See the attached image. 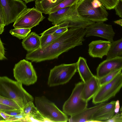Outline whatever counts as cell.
I'll return each instance as SVG.
<instances>
[{
    "mask_svg": "<svg viewBox=\"0 0 122 122\" xmlns=\"http://www.w3.org/2000/svg\"><path fill=\"white\" fill-rule=\"evenodd\" d=\"M86 33V28H69L45 48L32 51L33 60L37 62L57 59L63 53L82 45Z\"/></svg>",
    "mask_w": 122,
    "mask_h": 122,
    "instance_id": "6da1fadb",
    "label": "cell"
},
{
    "mask_svg": "<svg viewBox=\"0 0 122 122\" xmlns=\"http://www.w3.org/2000/svg\"><path fill=\"white\" fill-rule=\"evenodd\" d=\"M48 19L54 25L64 22L68 23V28H86L95 22L85 19L79 13L77 3L49 14Z\"/></svg>",
    "mask_w": 122,
    "mask_h": 122,
    "instance_id": "7a4b0ae2",
    "label": "cell"
},
{
    "mask_svg": "<svg viewBox=\"0 0 122 122\" xmlns=\"http://www.w3.org/2000/svg\"><path fill=\"white\" fill-rule=\"evenodd\" d=\"M22 84L6 76L0 77V96L12 99L22 109L33 97L23 88Z\"/></svg>",
    "mask_w": 122,
    "mask_h": 122,
    "instance_id": "3957f363",
    "label": "cell"
},
{
    "mask_svg": "<svg viewBox=\"0 0 122 122\" xmlns=\"http://www.w3.org/2000/svg\"><path fill=\"white\" fill-rule=\"evenodd\" d=\"M77 7L80 15L86 19L95 22L108 19L107 9L99 0H79Z\"/></svg>",
    "mask_w": 122,
    "mask_h": 122,
    "instance_id": "277c9868",
    "label": "cell"
},
{
    "mask_svg": "<svg viewBox=\"0 0 122 122\" xmlns=\"http://www.w3.org/2000/svg\"><path fill=\"white\" fill-rule=\"evenodd\" d=\"M35 102L39 112L49 122H65L68 120L66 115L45 96L36 97Z\"/></svg>",
    "mask_w": 122,
    "mask_h": 122,
    "instance_id": "5b68a950",
    "label": "cell"
},
{
    "mask_svg": "<svg viewBox=\"0 0 122 122\" xmlns=\"http://www.w3.org/2000/svg\"><path fill=\"white\" fill-rule=\"evenodd\" d=\"M77 71V62L55 66L50 70L48 85L52 87L66 84L70 80Z\"/></svg>",
    "mask_w": 122,
    "mask_h": 122,
    "instance_id": "8992f818",
    "label": "cell"
},
{
    "mask_svg": "<svg viewBox=\"0 0 122 122\" xmlns=\"http://www.w3.org/2000/svg\"><path fill=\"white\" fill-rule=\"evenodd\" d=\"M84 83L82 81L76 84L69 98L64 102L63 112L71 116L78 113L87 108L88 102L82 97Z\"/></svg>",
    "mask_w": 122,
    "mask_h": 122,
    "instance_id": "52a82bcc",
    "label": "cell"
},
{
    "mask_svg": "<svg viewBox=\"0 0 122 122\" xmlns=\"http://www.w3.org/2000/svg\"><path fill=\"white\" fill-rule=\"evenodd\" d=\"M14 77L22 84L29 86L35 83L37 77L31 62L23 59L15 64L13 69Z\"/></svg>",
    "mask_w": 122,
    "mask_h": 122,
    "instance_id": "ba28073f",
    "label": "cell"
},
{
    "mask_svg": "<svg viewBox=\"0 0 122 122\" xmlns=\"http://www.w3.org/2000/svg\"><path fill=\"white\" fill-rule=\"evenodd\" d=\"M122 87V72L113 79L101 86L92 98L95 104L107 101L114 97Z\"/></svg>",
    "mask_w": 122,
    "mask_h": 122,
    "instance_id": "9c48e42d",
    "label": "cell"
},
{
    "mask_svg": "<svg viewBox=\"0 0 122 122\" xmlns=\"http://www.w3.org/2000/svg\"><path fill=\"white\" fill-rule=\"evenodd\" d=\"M22 0H0V8L4 17L5 26L14 22L20 15L27 8Z\"/></svg>",
    "mask_w": 122,
    "mask_h": 122,
    "instance_id": "30bf717a",
    "label": "cell"
},
{
    "mask_svg": "<svg viewBox=\"0 0 122 122\" xmlns=\"http://www.w3.org/2000/svg\"><path fill=\"white\" fill-rule=\"evenodd\" d=\"M45 18L36 8H27L19 16L13 26L14 28L31 29L39 25Z\"/></svg>",
    "mask_w": 122,
    "mask_h": 122,
    "instance_id": "8fae6325",
    "label": "cell"
},
{
    "mask_svg": "<svg viewBox=\"0 0 122 122\" xmlns=\"http://www.w3.org/2000/svg\"><path fill=\"white\" fill-rule=\"evenodd\" d=\"M86 36L87 37L94 36L105 39L112 42L114 41L113 38L115 33L112 26L104 23L96 22L86 28Z\"/></svg>",
    "mask_w": 122,
    "mask_h": 122,
    "instance_id": "7c38bea8",
    "label": "cell"
},
{
    "mask_svg": "<svg viewBox=\"0 0 122 122\" xmlns=\"http://www.w3.org/2000/svg\"><path fill=\"white\" fill-rule=\"evenodd\" d=\"M122 68V56L106 59L97 67V76L100 78L114 70Z\"/></svg>",
    "mask_w": 122,
    "mask_h": 122,
    "instance_id": "4fadbf2b",
    "label": "cell"
},
{
    "mask_svg": "<svg viewBox=\"0 0 122 122\" xmlns=\"http://www.w3.org/2000/svg\"><path fill=\"white\" fill-rule=\"evenodd\" d=\"M111 42L109 41L97 40L93 41L88 45V53L93 58L102 59L107 55L111 47Z\"/></svg>",
    "mask_w": 122,
    "mask_h": 122,
    "instance_id": "5bb4252c",
    "label": "cell"
},
{
    "mask_svg": "<svg viewBox=\"0 0 122 122\" xmlns=\"http://www.w3.org/2000/svg\"><path fill=\"white\" fill-rule=\"evenodd\" d=\"M116 101L104 103L93 115L92 122H104L111 118L114 115Z\"/></svg>",
    "mask_w": 122,
    "mask_h": 122,
    "instance_id": "9a60e30c",
    "label": "cell"
},
{
    "mask_svg": "<svg viewBox=\"0 0 122 122\" xmlns=\"http://www.w3.org/2000/svg\"><path fill=\"white\" fill-rule=\"evenodd\" d=\"M99 78L94 75L90 79L84 83L82 92V97L88 102L93 97L100 87Z\"/></svg>",
    "mask_w": 122,
    "mask_h": 122,
    "instance_id": "2e32d148",
    "label": "cell"
},
{
    "mask_svg": "<svg viewBox=\"0 0 122 122\" xmlns=\"http://www.w3.org/2000/svg\"><path fill=\"white\" fill-rule=\"evenodd\" d=\"M27 122H49L39 112L32 101L27 103L22 109Z\"/></svg>",
    "mask_w": 122,
    "mask_h": 122,
    "instance_id": "e0dca14e",
    "label": "cell"
},
{
    "mask_svg": "<svg viewBox=\"0 0 122 122\" xmlns=\"http://www.w3.org/2000/svg\"><path fill=\"white\" fill-rule=\"evenodd\" d=\"M104 103L102 102L94 107L87 108L80 113L71 116L68 120L70 122H92L93 115Z\"/></svg>",
    "mask_w": 122,
    "mask_h": 122,
    "instance_id": "ac0fdd59",
    "label": "cell"
},
{
    "mask_svg": "<svg viewBox=\"0 0 122 122\" xmlns=\"http://www.w3.org/2000/svg\"><path fill=\"white\" fill-rule=\"evenodd\" d=\"M22 44L23 47L28 52L41 48V36L35 32H32L23 39Z\"/></svg>",
    "mask_w": 122,
    "mask_h": 122,
    "instance_id": "d6986e66",
    "label": "cell"
},
{
    "mask_svg": "<svg viewBox=\"0 0 122 122\" xmlns=\"http://www.w3.org/2000/svg\"><path fill=\"white\" fill-rule=\"evenodd\" d=\"M65 0H36V8L42 13L49 14L51 9Z\"/></svg>",
    "mask_w": 122,
    "mask_h": 122,
    "instance_id": "ffe728a7",
    "label": "cell"
},
{
    "mask_svg": "<svg viewBox=\"0 0 122 122\" xmlns=\"http://www.w3.org/2000/svg\"><path fill=\"white\" fill-rule=\"evenodd\" d=\"M77 62L78 71L82 81L85 83L94 75L90 70L85 58L80 56Z\"/></svg>",
    "mask_w": 122,
    "mask_h": 122,
    "instance_id": "44dd1931",
    "label": "cell"
},
{
    "mask_svg": "<svg viewBox=\"0 0 122 122\" xmlns=\"http://www.w3.org/2000/svg\"><path fill=\"white\" fill-rule=\"evenodd\" d=\"M122 56V37L117 40L111 42L109 50L107 55L106 59Z\"/></svg>",
    "mask_w": 122,
    "mask_h": 122,
    "instance_id": "7402d4cb",
    "label": "cell"
},
{
    "mask_svg": "<svg viewBox=\"0 0 122 122\" xmlns=\"http://www.w3.org/2000/svg\"><path fill=\"white\" fill-rule=\"evenodd\" d=\"M68 25L69 23L67 22L55 25L44 31L41 35L51 34L54 36H60L68 30Z\"/></svg>",
    "mask_w": 122,
    "mask_h": 122,
    "instance_id": "603a6c76",
    "label": "cell"
},
{
    "mask_svg": "<svg viewBox=\"0 0 122 122\" xmlns=\"http://www.w3.org/2000/svg\"><path fill=\"white\" fill-rule=\"evenodd\" d=\"M31 31V29L15 28L10 30L9 32L13 36L21 39L26 37Z\"/></svg>",
    "mask_w": 122,
    "mask_h": 122,
    "instance_id": "cb8c5ba5",
    "label": "cell"
},
{
    "mask_svg": "<svg viewBox=\"0 0 122 122\" xmlns=\"http://www.w3.org/2000/svg\"><path fill=\"white\" fill-rule=\"evenodd\" d=\"M122 68L114 71L105 76L99 78V82L101 86L113 79L116 76L122 72Z\"/></svg>",
    "mask_w": 122,
    "mask_h": 122,
    "instance_id": "d4e9b609",
    "label": "cell"
},
{
    "mask_svg": "<svg viewBox=\"0 0 122 122\" xmlns=\"http://www.w3.org/2000/svg\"><path fill=\"white\" fill-rule=\"evenodd\" d=\"M60 36H54L51 34L41 35V48L43 49L48 46Z\"/></svg>",
    "mask_w": 122,
    "mask_h": 122,
    "instance_id": "484cf974",
    "label": "cell"
},
{
    "mask_svg": "<svg viewBox=\"0 0 122 122\" xmlns=\"http://www.w3.org/2000/svg\"><path fill=\"white\" fill-rule=\"evenodd\" d=\"M79 0H65L53 8L51 11L50 14L54 13L66 7L72 6L77 3Z\"/></svg>",
    "mask_w": 122,
    "mask_h": 122,
    "instance_id": "4316f807",
    "label": "cell"
},
{
    "mask_svg": "<svg viewBox=\"0 0 122 122\" xmlns=\"http://www.w3.org/2000/svg\"><path fill=\"white\" fill-rule=\"evenodd\" d=\"M0 103L15 108L22 109L13 100L0 96Z\"/></svg>",
    "mask_w": 122,
    "mask_h": 122,
    "instance_id": "83f0119b",
    "label": "cell"
},
{
    "mask_svg": "<svg viewBox=\"0 0 122 122\" xmlns=\"http://www.w3.org/2000/svg\"><path fill=\"white\" fill-rule=\"evenodd\" d=\"M99 0L107 9L110 10L114 9L119 1V0Z\"/></svg>",
    "mask_w": 122,
    "mask_h": 122,
    "instance_id": "f1b7e54d",
    "label": "cell"
},
{
    "mask_svg": "<svg viewBox=\"0 0 122 122\" xmlns=\"http://www.w3.org/2000/svg\"><path fill=\"white\" fill-rule=\"evenodd\" d=\"M26 116L23 112L22 113L14 116H11L8 119L4 120L2 122H27Z\"/></svg>",
    "mask_w": 122,
    "mask_h": 122,
    "instance_id": "f546056e",
    "label": "cell"
},
{
    "mask_svg": "<svg viewBox=\"0 0 122 122\" xmlns=\"http://www.w3.org/2000/svg\"><path fill=\"white\" fill-rule=\"evenodd\" d=\"M2 111L5 112L11 116H15L21 114L23 112L22 109H14Z\"/></svg>",
    "mask_w": 122,
    "mask_h": 122,
    "instance_id": "4dcf8cb0",
    "label": "cell"
},
{
    "mask_svg": "<svg viewBox=\"0 0 122 122\" xmlns=\"http://www.w3.org/2000/svg\"><path fill=\"white\" fill-rule=\"evenodd\" d=\"M107 122H122V113H117L111 118L105 121Z\"/></svg>",
    "mask_w": 122,
    "mask_h": 122,
    "instance_id": "1f68e13d",
    "label": "cell"
},
{
    "mask_svg": "<svg viewBox=\"0 0 122 122\" xmlns=\"http://www.w3.org/2000/svg\"><path fill=\"white\" fill-rule=\"evenodd\" d=\"M116 14L122 18V0H119L118 2L114 8Z\"/></svg>",
    "mask_w": 122,
    "mask_h": 122,
    "instance_id": "d6a6232c",
    "label": "cell"
},
{
    "mask_svg": "<svg viewBox=\"0 0 122 122\" xmlns=\"http://www.w3.org/2000/svg\"><path fill=\"white\" fill-rule=\"evenodd\" d=\"M5 26V19L2 11L0 8V34H2L4 31V27Z\"/></svg>",
    "mask_w": 122,
    "mask_h": 122,
    "instance_id": "836d02e7",
    "label": "cell"
},
{
    "mask_svg": "<svg viewBox=\"0 0 122 122\" xmlns=\"http://www.w3.org/2000/svg\"><path fill=\"white\" fill-rule=\"evenodd\" d=\"M5 48L3 43L0 39V60H2L6 59V58L5 56Z\"/></svg>",
    "mask_w": 122,
    "mask_h": 122,
    "instance_id": "e575fe53",
    "label": "cell"
},
{
    "mask_svg": "<svg viewBox=\"0 0 122 122\" xmlns=\"http://www.w3.org/2000/svg\"><path fill=\"white\" fill-rule=\"evenodd\" d=\"M14 109L16 108H15L0 103V111H3Z\"/></svg>",
    "mask_w": 122,
    "mask_h": 122,
    "instance_id": "d590c367",
    "label": "cell"
},
{
    "mask_svg": "<svg viewBox=\"0 0 122 122\" xmlns=\"http://www.w3.org/2000/svg\"><path fill=\"white\" fill-rule=\"evenodd\" d=\"M0 116H1L4 120L9 119L11 117L9 115L5 112L0 111Z\"/></svg>",
    "mask_w": 122,
    "mask_h": 122,
    "instance_id": "8d00e7d4",
    "label": "cell"
},
{
    "mask_svg": "<svg viewBox=\"0 0 122 122\" xmlns=\"http://www.w3.org/2000/svg\"><path fill=\"white\" fill-rule=\"evenodd\" d=\"M120 107L119 101L118 100H117L116 101V102L115 110V112L117 113L118 112Z\"/></svg>",
    "mask_w": 122,
    "mask_h": 122,
    "instance_id": "74e56055",
    "label": "cell"
},
{
    "mask_svg": "<svg viewBox=\"0 0 122 122\" xmlns=\"http://www.w3.org/2000/svg\"><path fill=\"white\" fill-rule=\"evenodd\" d=\"M114 22L117 24L122 26V19L115 20Z\"/></svg>",
    "mask_w": 122,
    "mask_h": 122,
    "instance_id": "f35d334b",
    "label": "cell"
},
{
    "mask_svg": "<svg viewBox=\"0 0 122 122\" xmlns=\"http://www.w3.org/2000/svg\"><path fill=\"white\" fill-rule=\"evenodd\" d=\"M120 111L121 112V113H122V106L120 108Z\"/></svg>",
    "mask_w": 122,
    "mask_h": 122,
    "instance_id": "ab89813d",
    "label": "cell"
},
{
    "mask_svg": "<svg viewBox=\"0 0 122 122\" xmlns=\"http://www.w3.org/2000/svg\"></svg>",
    "mask_w": 122,
    "mask_h": 122,
    "instance_id": "60d3db41",
    "label": "cell"
}]
</instances>
